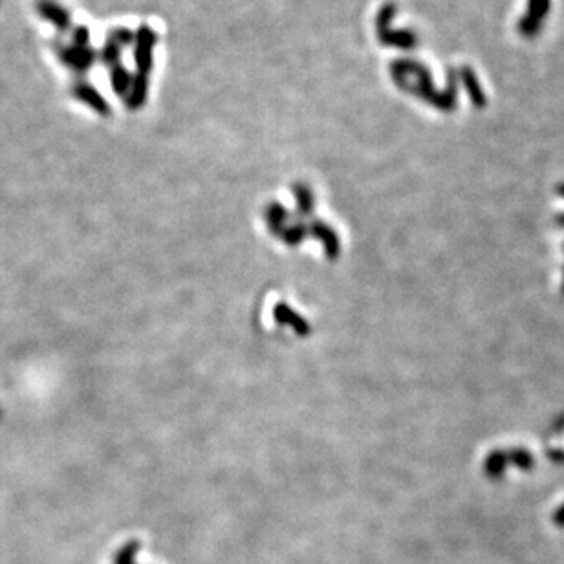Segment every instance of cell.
I'll return each mask as SVG.
<instances>
[{"instance_id": "1", "label": "cell", "mask_w": 564, "mask_h": 564, "mask_svg": "<svg viewBox=\"0 0 564 564\" xmlns=\"http://www.w3.org/2000/svg\"><path fill=\"white\" fill-rule=\"evenodd\" d=\"M507 465H509V460H507L506 451H491L487 454L486 462H484V472L491 480H500L504 477V472H506Z\"/></svg>"}, {"instance_id": "2", "label": "cell", "mask_w": 564, "mask_h": 564, "mask_svg": "<svg viewBox=\"0 0 564 564\" xmlns=\"http://www.w3.org/2000/svg\"><path fill=\"white\" fill-rule=\"evenodd\" d=\"M507 460L509 463H513L515 468L522 469V471H528L535 465V460H533V454L528 453L526 449H513L507 453Z\"/></svg>"}, {"instance_id": "3", "label": "cell", "mask_w": 564, "mask_h": 564, "mask_svg": "<svg viewBox=\"0 0 564 564\" xmlns=\"http://www.w3.org/2000/svg\"><path fill=\"white\" fill-rule=\"evenodd\" d=\"M138 551V544L125 546L120 554L116 555V564H134V555Z\"/></svg>"}, {"instance_id": "4", "label": "cell", "mask_w": 564, "mask_h": 564, "mask_svg": "<svg viewBox=\"0 0 564 564\" xmlns=\"http://www.w3.org/2000/svg\"><path fill=\"white\" fill-rule=\"evenodd\" d=\"M551 521H554L555 526L564 528V504L561 507H557V509H555L554 516H551Z\"/></svg>"}, {"instance_id": "5", "label": "cell", "mask_w": 564, "mask_h": 564, "mask_svg": "<svg viewBox=\"0 0 564 564\" xmlns=\"http://www.w3.org/2000/svg\"><path fill=\"white\" fill-rule=\"evenodd\" d=\"M557 224H559L561 227H564V215H559V217H557Z\"/></svg>"}, {"instance_id": "6", "label": "cell", "mask_w": 564, "mask_h": 564, "mask_svg": "<svg viewBox=\"0 0 564 564\" xmlns=\"http://www.w3.org/2000/svg\"><path fill=\"white\" fill-rule=\"evenodd\" d=\"M557 193H559L561 196H564V184H563V185H559V187H557Z\"/></svg>"}, {"instance_id": "7", "label": "cell", "mask_w": 564, "mask_h": 564, "mask_svg": "<svg viewBox=\"0 0 564 564\" xmlns=\"http://www.w3.org/2000/svg\"><path fill=\"white\" fill-rule=\"evenodd\" d=\"M563 294H564V286H563Z\"/></svg>"}]
</instances>
